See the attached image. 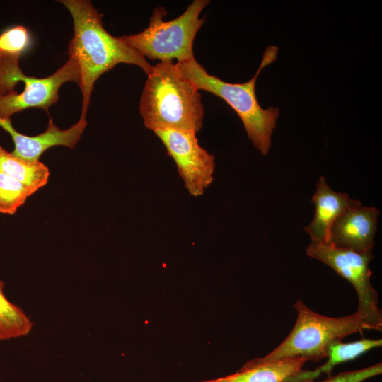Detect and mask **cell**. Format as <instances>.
Segmentation results:
<instances>
[{
	"instance_id": "obj_1",
	"label": "cell",
	"mask_w": 382,
	"mask_h": 382,
	"mask_svg": "<svg viewBox=\"0 0 382 382\" xmlns=\"http://www.w3.org/2000/svg\"><path fill=\"white\" fill-rule=\"evenodd\" d=\"M74 23L68 54L77 63L81 75V117H86L91 95L97 79L120 63L140 67L147 75L153 69L147 60L121 38L103 28V14L87 0H62Z\"/></svg>"
},
{
	"instance_id": "obj_2",
	"label": "cell",
	"mask_w": 382,
	"mask_h": 382,
	"mask_svg": "<svg viewBox=\"0 0 382 382\" xmlns=\"http://www.w3.org/2000/svg\"><path fill=\"white\" fill-rule=\"evenodd\" d=\"M139 101L144 126L152 131L173 129L197 133L204 110L201 94L173 62H160L147 75Z\"/></svg>"
},
{
	"instance_id": "obj_3",
	"label": "cell",
	"mask_w": 382,
	"mask_h": 382,
	"mask_svg": "<svg viewBox=\"0 0 382 382\" xmlns=\"http://www.w3.org/2000/svg\"><path fill=\"white\" fill-rule=\"evenodd\" d=\"M278 47L268 46L255 74L244 83L226 82L211 75L195 59L175 64L180 74L192 82L197 90L209 92L226 101L240 117L248 139L253 146L266 156L272 146L271 137L279 115V109H263L255 93V84L261 71L277 58Z\"/></svg>"
},
{
	"instance_id": "obj_4",
	"label": "cell",
	"mask_w": 382,
	"mask_h": 382,
	"mask_svg": "<svg viewBox=\"0 0 382 382\" xmlns=\"http://www.w3.org/2000/svg\"><path fill=\"white\" fill-rule=\"evenodd\" d=\"M209 4V0H194L180 16L168 21L164 20L165 8H155L146 29L120 38L145 59L160 62L175 59L178 62L193 59L194 40L205 22L199 14Z\"/></svg>"
},
{
	"instance_id": "obj_5",
	"label": "cell",
	"mask_w": 382,
	"mask_h": 382,
	"mask_svg": "<svg viewBox=\"0 0 382 382\" xmlns=\"http://www.w3.org/2000/svg\"><path fill=\"white\" fill-rule=\"evenodd\" d=\"M294 307L297 311V318L292 330L274 350L257 358L258 361L301 357L306 361H318L326 357V347L331 341L370 330L357 312L347 316L328 317L311 310L301 300Z\"/></svg>"
},
{
	"instance_id": "obj_6",
	"label": "cell",
	"mask_w": 382,
	"mask_h": 382,
	"mask_svg": "<svg viewBox=\"0 0 382 382\" xmlns=\"http://www.w3.org/2000/svg\"><path fill=\"white\" fill-rule=\"evenodd\" d=\"M306 254L330 267L352 284L358 297L356 312L370 330L381 331L382 312L378 306V293L371 283L369 262L374 257L372 252L358 253L311 241Z\"/></svg>"
},
{
	"instance_id": "obj_7",
	"label": "cell",
	"mask_w": 382,
	"mask_h": 382,
	"mask_svg": "<svg viewBox=\"0 0 382 382\" xmlns=\"http://www.w3.org/2000/svg\"><path fill=\"white\" fill-rule=\"evenodd\" d=\"M175 163L184 185L193 197L202 196L214 180V156L202 148L191 131L157 129L153 131Z\"/></svg>"
},
{
	"instance_id": "obj_8",
	"label": "cell",
	"mask_w": 382,
	"mask_h": 382,
	"mask_svg": "<svg viewBox=\"0 0 382 382\" xmlns=\"http://www.w3.org/2000/svg\"><path fill=\"white\" fill-rule=\"evenodd\" d=\"M81 75L77 63L70 58L52 74L45 78L24 75L22 92L14 91L0 96V118L10 119L16 112L29 108H39L47 112L59 100L60 87L66 82L80 84Z\"/></svg>"
},
{
	"instance_id": "obj_9",
	"label": "cell",
	"mask_w": 382,
	"mask_h": 382,
	"mask_svg": "<svg viewBox=\"0 0 382 382\" xmlns=\"http://www.w3.org/2000/svg\"><path fill=\"white\" fill-rule=\"evenodd\" d=\"M378 216V209L359 201L334 221L328 243L358 253L372 252Z\"/></svg>"
},
{
	"instance_id": "obj_10",
	"label": "cell",
	"mask_w": 382,
	"mask_h": 382,
	"mask_svg": "<svg viewBox=\"0 0 382 382\" xmlns=\"http://www.w3.org/2000/svg\"><path fill=\"white\" fill-rule=\"evenodd\" d=\"M88 122L85 117L66 129H59L50 117L46 130L36 136H28L17 132L11 125V119L0 118V126L11 137L14 149L13 154L30 161H39L41 155L55 146L74 148L84 132Z\"/></svg>"
},
{
	"instance_id": "obj_11",
	"label": "cell",
	"mask_w": 382,
	"mask_h": 382,
	"mask_svg": "<svg viewBox=\"0 0 382 382\" xmlns=\"http://www.w3.org/2000/svg\"><path fill=\"white\" fill-rule=\"evenodd\" d=\"M312 202L315 206V214L311 223L305 226V231L312 241L328 243L334 221L359 201L351 199L347 193L335 192L321 176L316 184Z\"/></svg>"
},
{
	"instance_id": "obj_12",
	"label": "cell",
	"mask_w": 382,
	"mask_h": 382,
	"mask_svg": "<svg viewBox=\"0 0 382 382\" xmlns=\"http://www.w3.org/2000/svg\"><path fill=\"white\" fill-rule=\"evenodd\" d=\"M306 362L301 357L273 361H260L255 358L247 361L234 374L198 382H286L301 371Z\"/></svg>"
},
{
	"instance_id": "obj_13",
	"label": "cell",
	"mask_w": 382,
	"mask_h": 382,
	"mask_svg": "<svg viewBox=\"0 0 382 382\" xmlns=\"http://www.w3.org/2000/svg\"><path fill=\"white\" fill-rule=\"evenodd\" d=\"M381 339H361L352 342H342L341 340L331 341L326 347L328 361L314 370H301L286 382L313 381L321 374L330 376L332 369L337 364L353 360L371 349L381 347Z\"/></svg>"
},
{
	"instance_id": "obj_14",
	"label": "cell",
	"mask_w": 382,
	"mask_h": 382,
	"mask_svg": "<svg viewBox=\"0 0 382 382\" xmlns=\"http://www.w3.org/2000/svg\"><path fill=\"white\" fill-rule=\"evenodd\" d=\"M0 173L11 176L36 192L48 182L50 170L40 162L19 158L0 146Z\"/></svg>"
},
{
	"instance_id": "obj_15",
	"label": "cell",
	"mask_w": 382,
	"mask_h": 382,
	"mask_svg": "<svg viewBox=\"0 0 382 382\" xmlns=\"http://www.w3.org/2000/svg\"><path fill=\"white\" fill-rule=\"evenodd\" d=\"M4 287V282L0 280V340L26 336L33 323L20 307L5 296Z\"/></svg>"
},
{
	"instance_id": "obj_16",
	"label": "cell",
	"mask_w": 382,
	"mask_h": 382,
	"mask_svg": "<svg viewBox=\"0 0 382 382\" xmlns=\"http://www.w3.org/2000/svg\"><path fill=\"white\" fill-rule=\"evenodd\" d=\"M35 192L19 180L0 173V213L14 214Z\"/></svg>"
},
{
	"instance_id": "obj_17",
	"label": "cell",
	"mask_w": 382,
	"mask_h": 382,
	"mask_svg": "<svg viewBox=\"0 0 382 382\" xmlns=\"http://www.w3.org/2000/svg\"><path fill=\"white\" fill-rule=\"evenodd\" d=\"M20 57L0 51V96L16 91L17 83L24 76L19 66Z\"/></svg>"
},
{
	"instance_id": "obj_18",
	"label": "cell",
	"mask_w": 382,
	"mask_h": 382,
	"mask_svg": "<svg viewBox=\"0 0 382 382\" xmlns=\"http://www.w3.org/2000/svg\"><path fill=\"white\" fill-rule=\"evenodd\" d=\"M30 45V34L21 25L8 28L0 34V51L6 54L21 57Z\"/></svg>"
},
{
	"instance_id": "obj_19",
	"label": "cell",
	"mask_w": 382,
	"mask_h": 382,
	"mask_svg": "<svg viewBox=\"0 0 382 382\" xmlns=\"http://www.w3.org/2000/svg\"><path fill=\"white\" fill-rule=\"evenodd\" d=\"M381 372L382 364L378 363L362 369L341 372L335 376H330L323 382H362L373 376L381 374Z\"/></svg>"
}]
</instances>
